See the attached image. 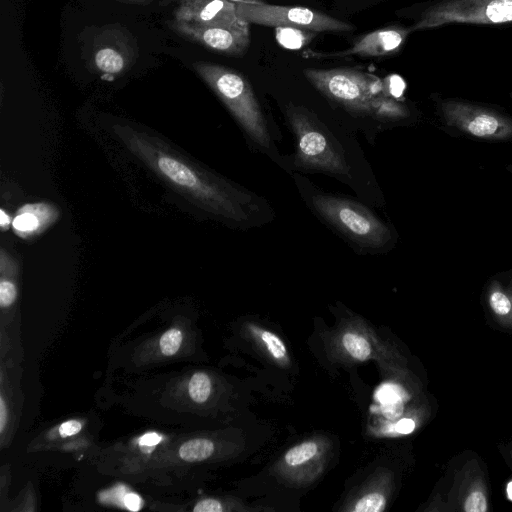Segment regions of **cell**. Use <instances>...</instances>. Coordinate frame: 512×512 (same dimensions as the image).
Masks as SVG:
<instances>
[{
  "label": "cell",
  "instance_id": "6da1fadb",
  "mask_svg": "<svg viewBox=\"0 0 512 512\" xmlns=\"http://www.w3.org/2000/svg\"><path fill=\"white\" fill-rule=\"evenodd\" d=\"M113 133L163 182L216 220L242 230L272 220L266 199L207 169L162 138L121 124L113 126Z\"/></svg>",
  "mask_w": 512,
  "mask_h": 512
},
{
  "label": "cell",
  "instance_id": "7a4b0ae2",
  "mask_svg": "<svg viewBox=\"0 0 512 512\" xmlns=\"http://www.w3.org/2000/svg\"><path fill=\"white\" fill-rule=\"evenodd\" d=\"M303 74L327 99L354 118L384 125L409 115L388 84L372 74L354 68H308Z\"/></svg>",
  "mask_w": 512,
  "mask_h": 512
},
{
  "label": "cell",
  "instance_id": "3957f363",
  "mask_svg": "<svg viewBox=\"0 0 512 512\" xmlns=\"http://www.w3.org/2000/svg\"><path fill=\"white\" fill-rule=\"evenodd\" d=\"M295 181L308 208L357 253H384L395 244L393 227L363 203L324 192L300 176Z\"/></svg>",
  "mask_w": 512,
  "mask_h": 512
},
{
  "label": "cell",
  "instance_id": "277c9868",
  "mask_svg": "<svg viewBox=\"0 0 512 512\" xmlns=\"http://www.w3.org/2000/svg\"><path fill=\"white\" fill-rule=\"evenodd\" d=\"M193 67L226 106L252 148L277 161L275 128L270 125L248 80L239 72L215 63L196 62Z\"/></svg>",
  "mask_w": 512,
  "mask_h": 512
},
{
  "label": "cell",
  "instance_id": "5b68a950",
  "mask_svg": "<svg viewBox=\"0 0 512 512\" xmlns=\"http://www.w3.org/2000/svg\"><path fill=\"white\" fill-rule=\"evenodd\" d=\"M285 116L295 137L292 166L296 170L323 173L338 179L350 176V166L343 149L313 113L289 104L285 108Z\"/></svg>",
  "mask_w": 512,
  "mask_h": 512
},
{
  "label": "cell",
  "instance_id": "8992f818",
  "mask_svg": "<svg viewBox=\"0 0 512 512\" xmlns=\"http://www.w3.org/2000/svg\"><path fill=\"white\" fill-rule=\"evenodd\" d=\"M512 22V0H441L427 8L410 31L452 23Z\"/></svg>",
  "mask_w": 512,
  "mask_h": 512
},
{
  "label": "cell",
  "instance_id": "52a82bcc",
  "mask_svg": "<svg viewBox=\"0 0 512 512\" xmlns=\"http://www.w3.org/2000/svg\"><path fill=\"white\" fill-rule=\"evenodd\" d=\"M238 16L248 24L296 27L313 32H347L353 26L328 14L301 6H280L262 1L236 3Z\"/></svg>",
  "mask_w": 512,
  "mask_h": 512
},
{
  "label": "cell",
  "instance_id": "ba28073f",
  "mask_svg": "<svg viewBox=\"0 0 512 512\" xmlns=\"http://www.w3.org/2000/svg\"><path fill=\"white\" fill-rule=\"evenodd\" d=\"M445 124L465 135L486 141L512 139V118L486 107L459 100L439 104Z\"/></svg>",
  "mask_w": 512,
  "mask_h": 512
},
{
  "label": "cell",
  "instance_id": "9c48e42d",
  "mask_svg": "<svg viewBox=\"0 0 512 512\" xmlns=\"http://www.w3.org/2000/svg\"><path fill=\"white\" fill-rule=\"evenodd\" d=\"M174 20L201 26L249 29L237 14L236 3L229 0H175Z\"/></svg>",
  "mask_w": 512,
  "mask_h": 512
},
{
  "label": "cell",
  "instance_id": "30bf717a",
  "mask_svg": "<svg viewBox=\"0 0 512 512\" xmlns=\"http://www.w3.org/2000/svg\"><path fill=\"white\" fill-rule=\"evenodd\" d=\"M171 28L182 37L231 56H242L250 44L249 29L201 26L173 20Z\"/></svg>",
  "mask_w": 512,
  "mask_h": 512
},
{
  "label": "cell",
  "instance_id": "8fae6325",
  "mask_svg": "<svg viewBox=\"0 0 512 512\" xmlns=\"http://www.w3.org/2000/svg\"><path fill=\"white\" fill-rule=\"evenodd\" d=\"M410 29L391 26L378 29L360 37L354 44L343 51L333 53H319L306 51L308 58H342L357 55L360 57H383L394 54L405 42Z\"/></svg>",
  "mask_w": 512,
  "mask_h": 512
},
{
  "label": "cell",
  "instance_id": "7c38bea8",
  "mask_svg": "<svg viewBox=\"0 0 512 512\" xmlns=\"http://www.w3.org/2000/svg\"><path fill=\"white\" fill-rule=\"evenodd\" d=\"M450 499L464 512H486L488 492L484 476L479 466L468 462L455 479Z\"/></svg>",
  "mask_w": 512,
  "mask_h": 512
},
{
  "label": "cell",
  "instance_id": "4fadbf2b",
  "mask_svg": "<svg viewBox=\"0 0 512 512\" xmlns=\"http://www.w3.org/2000/svg\"><path fill=\"white\" fill-rule=\"evenodd\" d=\"M58 214V209L50 203H28L17 211L12 228L19 237L32 238L53 224Z\"/></svg>",
  "mask_w": 512,
  "mask_h": 512
},
{
  "label": "cell",
  "instance_id": "5bb4252c",
  "mask_svg": "<svg viewBox=\"0 0 512 512\" xmlns=\"http://www.w3.org/2000/svg\"><path fill=\"white\" fill-rule=\"evenodd\" d=\"M487 302L495 320L501 326L512 329V291L494 281L488 288Z\"/></svg>",
  "mask_w": 512,
  "mask_h": 512
},
{
  "label": "cell",
  "instance_id": "9a60e30c",
  "mask_svg": "<svg viewBox=\"0 0 512 512\" xmlns=\"http://www.w3.org/2000/svg\"><path fill=\"white\" fill-rule=\"evenodd\" d=\"M94 62L100 71L112 75L118 74L126 68L128 58L120 48L106 45L96 51Z\"/></svg>",
  "mask_w": 512,
  "mask_h": 512
},
{
  "label": "cell",
  "instance_id": "2e32d148",
  "mask_svg": "<svg viewBox=\"0 0 512 512\" xmlns=\"http://www.w3.org/2000/svg\"><path fill=\"white\" fill-rule=\"evenodd\" d=\"M315 32L296 27H276L277 42L286 49L297 50L308 44Z\"/></svg>",
  "mask_w": 512,
  "mask_h": 512
},
{
  "label": "cell",
  "instance_id": "e0dca14e",
  "mask_svg": "<svg viewBox=\"0 0 512 512\" xmlns=\"http://www.w3.org/2000/svg\"><path fill=\"white\" fill-rule=\"evenodd\" d=\"M214 444L208 439H193L185 442L179 448V456L188 462L202 461L212 455Z\"/></svg>",
  "mask_w": 512,
  "mask_h": 512
},
{
  "label": "cell",
  "instance_id": "ac0fdd59",
  "mask_svg": "<svg viewBox=\"0 0 512 512\" xmlns=\"http://www.w3.org/2000/svg\"><path fill=\"white\" fill-rule=\"evenodd\" d=\"M346 351L355 359L364 361L371 355V346L367 339L360 334L347 332L342 337Z\"/></svg>",
  "mask_w": 512,
  "mask_h": 512
},
{
  "label": "cell",
  "instance_id": "d6986e66",
  "mask_svg": "<svg viewBox=\"0 0 512 512\" xmlns=\"http://www.w3.org/2000/svg\"><path fill=\"white\" fill-rule=\"evenodd\" d=\"M318 452V445L314 441L300 443L285 454V462L289 466H297L313 458Z\"/></svg>",
  "mask_w": 512,
  "mask_h": 512
},
{
  "label": "cell",
  "instance_id": "ffe728a7",
  "mask_svg": "<svg viewBox=\"0 0 512 512\" xmlns=\"http://www.w3.org/2000/svg\"><path fill=\"white\" fill-rule=\"evenodd\" d=\"M189 395L197 403L205 402L211 392V380L209 376L203 372L195 373L188 385Z\"/></svg>",
  "mask_w": 512,
  "mask_h": 512
},
{
  "label": "cell",
  "instance_id": "44dd1931",
  "mask_svg": "<svg viewBox=\"0 0 512 512\" xmlns=\"http://www.w3.org/2000/svg\"><path fill=\"white\" fill-rule=\"evenodd\" d=\"M386 507V498L378 492L368 493L361 497L355 504V512H381Z\"/></svg>",
  "mask_w": 512,
  "mask_h": 512
},
{
  "label": "cell",
  "instance_id": "7402d4cb",
  "mask_svg": "<svg viewBox=\"0 0 512 512\" xmlns=\"http://www.w3.org/2000/svg\"><path fill=\"white\" fill-rule=\"evenodd\" d=\"M260 338L264 342L266 348L270 354L278 360L286 358L287 350L284 342L278 337V335L268 330L260 331Z\"/></svg>",
  "mask_w": 512,
  "mask_h": 512
},
{
  "label": "cell",
  "instance_id": "603a6c76",
  "mask_svg": "<svg viewBox=\"0 0 512 512\" xmlns=\"http://www.w3.org/2000/svg\"><path fill=\"white\" fill-rule=\"evenodd\" d=\"M182 342V332L177 328L166 331L160 338V348L164 355H174L180 348Z\"/></svg>",
  "mask_w": 512,
  "mask_h": 512
},
{
  "label": "cell",
  "instance_id": "cb8c5ba5",
  "mask_svg": "<svg viewBox=\"0 0 512 512\" xmlns=\"http://www.w3.org/2000/svg\"><path fill=\"white\" fill-rule=\"evenodd\" d=\"M193 510L195 512H221L223 508L219 501L208 498L198 502Z\"/></svg>",
  "mask_w": 512,
  "mask_h": 512
},
{
  "label": "cell",
  "instance_id": "d4e9b609",
  "mask_svg": "<svg viewBox=\"0 0 512 512\" xmlns=\"http://www.w3.org/2000/svg\"><path fill=\"white\" fill-rule=\"evenodd\" d=\"M82 428V424L77 420L66 421L59 427V434L62 437H68L77 434Z\"/></svg>",
  "mask_w": 512,
  "mask_h": 512
},
{
  "label": "cell",
  "instance_id": "484cf974",
  "mask_svg": "<svg viewBox=\"0 0 512 512\" xmlns=\"http://www.w3.org/2000/svg\"><path fill=\"white\" fill-rule=\"evenodd\" d=\"M123 503L125 507L131 511H138L143 505L140 496L133 492H129L124 495Z\"/></svg>",
  "mask_w": 512,
  "mask_h": 512
},
{
  "label": "cell",
  "instance_id": "4316f807",
  "mask_svg": "<svg viewBox=\"0 0 512 512\" xmlns=\"http://www.w3.org/2000/svg\"><path fill=\"white\" fill-rule=\"evenodd\" d=\"M416 422L412 418H403L396 424V431L400 434H409L414 431Z\"/></svg>",
  "mask_w": 512,
  "mask_h": 512
},
{
  "label": "cell",
  "instance_id": "83f0119b",
  "mask_svg": "<svg viewBox=\"0 0 512 512\" xmlns=\"http://www.w3.org/2000/svg\"><path fill=\"white\" fill-rule=\"evenodd\" d=\"M160 441H161V436L159 434H157L155 432H150V433L144 434L139 439V444L141 446L152 447V446L157 445Z\"/></svg>",
  "mask_w": 512,
  "mask_h": 512
},
{
  "label": "cell",
  "instance_id": "f1b7e54d",
  "mask_svg": "<svg viewBox=\"0 0 512 512\" xmlns=\"http://www.w3.org/2000/svg\"><path fill=\"white\" fill-rule=\"evenodd\" d=\"M7 422V409L3 397L0 398V432L2 433Z\"/></svg>",
  "mask_w": 512,
  "mask_h": 512
},
{
  "label": "cell",
  "instance_id": "f546056e",
  "mask_svg": "<svg viewBox=\"0 0 512 512\" xmlns=\"http://www.w3.org/2000/svg\"><path fill=\"white\" fill-rule=\"evenodd\" d=\"M0 222H1L2 230L7 229V227L9 226V223H10V218L8 215H6V213L3 209L1 210V221Z\"/></svg>",
  "mask_w": 512,
  "mask_h": 512
},
{
  "label": "cell",
  "instance_id": "4dcf8cb0",
  "mask_svg": "<svg viewBox=\"0 0 512 512\" xmlns=\"http://www.w3.org/2000/svg\"><path fill=\"white\" fill-rule=\"evenodd\" d=\"M507 497L512 501V480L507 484Z\"/></svg>",
  "mask_w": 512,
  "mask_h": 512
},
{
  "label": "cell",
  "instance_id": "1f68e13d",
  "mask_svg": "<svg viewBox=\"0 0 512 512\" xmlns=\"http://www.w3.org/2000/svg\"><path fill=\"white\" fill-rule=\"evenodd\" d=\"M118 1L129 2V3H145L150 0H118Z\"/></svg>",
  "mask_w": 512,
  "mask_h": 512
},
{
  "label": "cell",
  "instance_id": "d6a6232c",
  "mask_svg": "<svg viewBox=\"0 0 512 512\" xmlns=\"http://www.w3.org/2000/svg\"><path fill=\"white\" fill-rule=\"evenodd\" d=\"M231 2H234V3H246V2H255V1H259V0H229Z\"/></svg>",
  "mask_w": 512,
  "mask_h": 512
},
{
  "label": "cell",
  "instance_id": "836d02e7",
  "mask_svg": "<svg viewBox=\"0 0 512 512\" xmlns=\"http://www.w3.org/2000/svg\"><path fill=\"white\" fill-rule=\"evenodd\" d=\"M511 291H512V282H511Z\"/></svg>",
  "mask_w": 512,
  "mask_h": 512
},
{
  "label": "cell",
  "instance_id": "e575fe53",
  "mask_svg": "<svg viewBox=\"0 0 512 512\" xmlns=\"http://www.w3.org/2000/svg\"><path fill=\"white\" fill-rule=\"evenodd\" d=\"M511 456H512V452H511Z\"/></svg>",
  "mask_w": 512,
  "mask_h": 512
}]
</instances>
